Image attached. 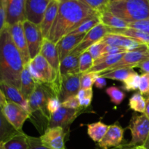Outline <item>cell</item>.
I'll list each match as a JSON object with an SVG mask.
<instances>
[{
  "mask_svg": "<svg viewBox=\"0 0 149 149\" xmlns=\"http://www.w3.org/2000/svg\"><path fill=\"white\" fill-rule=\"evenodd\" d=\"M98 15V13L81 0L61 1L56 18L51 27L47 39L56 44L83 22Z\"/></svg>",
  "mask_w": 149,
  "mask_h": 149,
  "instance_id": "1",
  "label": "cell"
},
{
  "mask_svg": "<svg viewBox=\"0 0 149 149\" xmlns=\"http://www.w3.org/2000/svg\"><path fill=\"white\" fill-rule=\"evenodd\" d=\"M24 65L9 27L6 26L0 32V84L7 83L20 90V76Z\"/></svg>",
  "mask_w": 149,
  "mask_h": 149,
  "instance_id": "2",
  "label": "cell"
},
{
  "mask_svg": "<svg viewBox=\"0 0 149 149\" xmlns=\"http://www.w3.org/2000/svg\"><path fill=\"white\" fill-rule=\"evenodd\" d=\"M110 11L129 23L149 19L148 0H121L111 2L107 7Z\"/></svg>",
  "mask_w": 149,
  "mask_h": 149,
  "instance_id": "3",
  "label": "cell"
},
{
  "mask_svg": "<svg viewBox=\"0 0 149 149\" xmlns=\"http://www.w3.org/2000/svg\"><path fill=\"white\" fill-rule=\"evenodd\" d=\"M53 95H56L51 88L49 84H40L37 83L34 90L30 97L28 99L29 106L32 111V115L37 114V116L31 118L33 123L36 125H38V121L42 118L43 121H46L49 123L50 119V114L47 109V104L49 97Z\"/></svg>",
  "mask_w": 149,
  "mask_h": 149,
  "instance_id": "4",
  "label": "cell"
},
{
  "mask_svg": "<svg viewBox=\"0 0 149 149\" xmlns=\"http://www.w3.org/2000/svg\"><path fill=\"white\" fill-rule=\"evenodd\" d=\"M28 67L31 75L36 83L52 84L56 81V72L40 53L31 60Z\"/></svg>",
  "mask_w": 149,
  "mask_h": 149,
  "instance_id": "5",
  "label": "cell"
},
{
  "mask_svg": "<svg viewBox=\"0 0 149 149\" xmlns=\"http://www.w3.org/2000/svg\"><path fill=\"white\" fill-rule=\"evenodd\" d=\"M131 132L130 142L128 143L132 146H143L149 135V119L144 113L141 115L133 114L127 127Z\"/></svg>",
  "mask_w": 149,
  "mask_h": 149,
  "instance_id": "6",
  "label": "cell"
},
{
  "mask_svg": "<svg viewBox=\"0 0 149 149\" xmlns=\"http://www.w3.org/2000/svg\"><path fill=\"white\" fill-rule=\"evenodd\" d=\"M149 58V45H143L139 47L125 52L123 58L115 65L103 73L108 72L119 68H137V65L144 60ZM101 74V73H100Z\"/></svg>",
  "mask_w": 149,
  "mask_h": 149,
  "instance_id": "7",
  "label": "cell"
},
{
  "mask_svg": "<svg viewBox=\"0 0 149 149\" xmlns=\"http://www.w3.org/2000/svg\"><path fill=\"white\" fill-rule=\"evenodd\" d=\"M31 60L40 53L44 36L39 26L26 20L23 22Z\"/></svg>",
  "mask_w": 149,
  "mask_h": 149,
  "instance_id": "8",
  "label": "cell"
},
{
  "mask_svg": "<svg viewBox=\"0 0 149 149\" xmlns=\"http://www.w3.org/2000/svg\"><path fill=\"white\" fill-rule=\"evenodd\" d=\"M85 109L84 108H80L78 109H70L61 106V107L56 112L51 114L47 127H61L68 133L70 125L81 113L84 112Z\"/></svg>",
  "mask_w": 149,
  "mask_h": 149,
  "instance_id": "9",
  "label": "cell"
},
{
  "mask_svg": "<svg viewBox=\"0 0 149 149\" xmlns=\"http://www.w3.org/2000/svg\"><path fill=\"white\" fill-rule=\"evenodd\" d=\"M1 109L7 121L17 131H23L22 127L25 122L28 119H30V114L20 106L9 100Z\"/></svg>",
  "mask_w": 149,
  "mask_h": 149,
  "instance_id": "10",
  "label": "cell"
},
{
  "mask_svg": "<svg viewBox=\"0 0 149 149\" xmlns=\"http://www.w3.org/2000/svg\"><path fill=\"white\" fill-rule=\"evenodd\" d=\"M68 132L61 127H47L39 137L42 145L51 149H66L65 137Z\"/></svg>",
  "mask_w": 149,
  "mask_h": 149,
  "instance_id": "11",
  "label": "cell"
},
{
  "mask_svg": "<svg viewBox=\"0 0 149 149\" xmlns=\"http://www.w3.org/2000/svg\"><path fill=\"white\" fill-rule=\"evenodd\" d=\"M8 27L13 42L21 55L24 65H27L31 61V58L25 36L23 22H18Z\"/></svg>",
  "mask_w": 149,
  "mask_h": 149,
  "instance_id": "12",
  "label": "cell"
},
{
  "mask_svg": "<svg viewBox=\"0 0 149 149\" xmlns=\"http://www.w3.org/2000/svg\"><path fill=\"white\" fill-rule=\"evenodd\" d=\"M109 33H110V28L100 23L91 29L88 33H86L81 43L72 52L81 55L84 51L87 50L92 45L101 40Z\"/></svg>",
  "mask_w": 149,
  "mask_h": 149,
  "instance_id": "13",
  "label": "cell"
},
{
  "mask_svg": "<svg viewBox=\"0 0 149 149\" xmlns=\"http://www.w3.org/2000/svg\"><path fill=\"white\" fill-rule=\"evenodd\" d=\"M26 0H4L6 6V26H10L26 18Z\"/></svg>",
  "mask_w": 149,
  "mask_h": 149,
  "instance_id": "14",
  "label": "cell"
},
{
  "mask_svg": "<svg viewBox=\"0 0 149 149\" xmlns=\"http://www.w3.org/2000/svg\"><path fill=\"white\" fill-rule=\"evenodd\" d=\"M49 2V0H26L25 8L26 20L40 26Z\"/></svg>",
  "mask_w": 149,
  "mask_h": 149,
  "instance_id": "15",
  "label": "cell"
},
{
  "mask_svg": "<svg viewBox=\"0 0 149 149\" xmlns=\"http://www.w3.org/2000/svg\"><path fill=\"white\" fill-rule=\"evenodd\" d=\"M125 130L119 122L109 125L107 132L97 145L102 149H110L119 146L124 140Z\"/></svg>",
  "mask_w": 149,
  "mask_h": 149,
  "instance_id": "16",
  "label": "cell"
},
{
  "mask_svg": "<svg viewBox=\"0 0 149 149\" xmlns=\"http://www.w3.org/2000/svg\"><path fill=\"white\" fill-rule=\"evenodd\" d=\"M81 74H69L63 77L61 80V91L59 99L61 102L68 97L77 95L81 89Z\"/></svg>",
  "mask_w": 149,
  "mask_h": 149,
  "instance_id": "17",
  "label": "cell"
},
{
  "mask_svg": "<svg viewBox=\"0 0 149 149\" xmlns=\"http://www.w3.org/2000/svg\"><path fill=\"white\" fill-rule=\"evenodd\" d=\"M85 34H68L60 39L56 45L60 63L81 43Z\"/></svg>",
  "mask_w": 149,
  "mask_h": 149,
  "instance_id": "18",
  "label": "cell"
},
{
  "mask_svg": "<svg viewBox=\"0 0 149 149\" xmlns=\"http://www.w3.org/2000/svg\"><path fill=\"white\" fill-rule=\"evenodd\" d=\"M0 88L2 90L7 100L20 106L31 116L32 111L30 106H29V101L27 99L25 98V97L22 95L21 92L18 88L10 84H7V83H1Z\"/></svg>",
  "mask_w": 149,
  "mask_h": 149,
  "instance_id": "19",
  "label": "cell"
},
{
  "mask_svg": "<svg viewBox=\"0 0 149 149\" xmlns=\"http://www.w3.org/2000/svg\"><path fill=\"white\" fill-rule=\"evenodd\" d=\"M60 4H61V1L59 0H50L47 7L43 20L39 26L45 39L48 38L51 27L56 18Z\"/></svg>",
  "mask_w": 149,
  "mask_h": 149,
  "instance_id": "20",
  "label": "cell"
},
{
  "mask_svg": "<svg viewBox=\"0 0 149 149\" xmlns=\"http://www.w3.org/2000/svg\"><path fill=\"white\" fill-rule=\"evenodd\" d=\"M102 41L106 45L122 47L127 49L128 51L132 50V49L139 47L141 45H145L132 38L127 37L123 35L114 34V33H109L102 39Z\"/></svg>",
  "mask_w": 149,
  "mask_h": 149,
  "instance_id": "21",
  "label": "cell"
},
{
  "mask_svg": "<svg viewBox=\"0 0 149 149\" xmlns=\"http://www.w3.org/2000/svg\"><path fill=\"white\" fill-rule=\"evenodd\" d=\"M40 54L48 61L51 66L53 68V69L56 72L57 78H58V73H59L60 59L59 56H58V50H57L56 45L48 39H44L42 48H41Z\"/></svg>",
  "mask_w": 149,
  "mask_h": 149,
  "instance_id": "22",
  "label": "cell"
},
{
  "mask_svg": "<svg viewBox=\"0 0 149 149\" xmlns=\"http://www.w3.org/2000/svg\"><path fill=\"white\" fill-rule=\"evenodd\" d=\"M124 55L125 53H121L100 57L94 61L93 66L87 73H97L98 74L103 73L119 62L123 58Z\"/></svg>",
  "mask_w": 149,
  "mask_h": 149,
  "instance_id": "23",
  "label": "cell"
},
{
  "mask_svg": "<svg viewBox=\"0 0 149 149\" xmlns=\"http://www.w3.org/2000/svg\"><path fill=\"white\" fill-rule=\"evenodd\" d=\"M99 19L102 24L114 29H125L129 28V24L119 17L106 10L99 13Z\"/></svg>",
  "mask_w": 149,
  "mask_h": 149,
  "instance_id": "24",
  "label": "cell"
},
{
  "mask_svg": "<svg viewBox=\"0 0 149 149\" xmlns=\"http://www.w3.org/2000/svg\"><path fill=\"white\" fill-rule=\"evenodd\" d=\"M37 83L35 81L32 76L29 72V67L27 65H24L23 71L20 76V92L22 95L28 100L31 93L34 90Z\"/></svg>",
  "mask_w": 149,
  "mask_h": 149,
  "instance_id": "25",
  "label": "cell"
},
{
  "mask_svg": "<svg viewBox=\"0 0 149 149\" xmlns=\"http://www.w3.org/2000/svg\"><path fill=\"white\" fill-rule=\"evenodd\" d=\"M110 33L123 35V36L139 41L143 44L149 45V33L138 30V29H131V28L125 29H114L110 28Z\"/></svg>",
  "mask_w": 149,
  "mask_h": 149,
  "instance_id": "26",
  "label": "cell"
},
{
  "mask_svg": "<svg viewBox=\"0 0 149 149\" xmlns=\"http://www.w3.org/2000/svg\"><path fill=\"white\" fill-rule=\"evenodd\" d=\"M19 132L20 131H17L7 121L3 113L2 109L0 107V143H3Z\"/></svg>",
  "mask_w": 149,
  "mask_h": 149,
  "instance_id": "27",
  "label": "cell"
},
{
  "mask_svg": "<svg viewBox=\"0 0 149 149\" xmlns=\"http://www.w3.org/2000/svg\"><path fill=\"white\" fill-rule=\"evenodd\" d=\"M109 127V125H106L100 121L95 123L88 124L87 134L94 142L98 143L106 135Z\"/></svg>",
  "mask_w": 149,
  "mask_h": 149,
  "instance_id": "28",
  "label": "cell"
},
{
  "mask_svg": "<svg viewBox=\"0 0 149 149\" xmlns=\"http://www.w3.org/2000/svg\"><path fill=\"white\" fill-rule=\"evenodd\" d=\"M28 136L22 131L3 143L2 145L5 149H29Z\"/></svg>",
  "mask_w": 149,
  "mask_h": 149,
  "instance_id": "29",
  "label": "cell"
},
{
  "mask_svg": "<svg viewBox=\"0 0 149 149\" xmlns=\"http://www.w3.org/2000/svg\"><path fill=\"white\" fill-rule=\"evenodd\" d=\"M133 71H135L133 68H119L106 73H101V74H99L98 75L106 79H110L116 80V81L123 82L126 79L127 77Z\"/></svg>",
  "mask_w": 149,
  "mask_h": 149,
  "instance_id": "30",
  "label": "cell"
},
{
  "mask_svg": "<svg viewBox=\"0 0 149 149\" xmlns=\"http://www.w3.org/2000/svg\"><path fill=\"white\" fill-rule=\"evenodd\" d=\"M100 23V19H99V15H98L94 16V17H91V18L83 22L77 29H75L72 31L70 32L68 34H86V33H88L91 29H93L95 26H97Z\"/></svg>",
  "mask_w": 149,
  "mask_h": 149,
  "instance_id": "31",
  "label": "cell"
},
{
  "mask_svg": "<svg viewBox=\"0 0 149 149\" xmlns=\"http://www.w3.org/2000/svg\"><path fill=\"white\" fill-rule=\"evenodd\" d=\"M129 106L132 110L144 113L146 109V98L140 93L132 95L129 100Z\"/></svg>",
  "mask_w": 149,
  "mask_h": 149,
  "instance_id": "32",
  "label": "cell"
},
{
  "mask_svg": "<svg viewBox=\"0 0 149 149\" xmlns=\"http://www.w3.org/2000/svg\"><path fill=\"white\" fill-rule=\"evenodd\" d=\"M106 93L110 97L111 101L116 106L120 105L124 101L126 96L125 93L121 89L115 86L108 87L106 90Z\"/></svg>",
  "mask_w": 149,
  "mask_h": 149,
  "instance_id": "33",
  "label": "cell"
},
{
  "mask_svg": "<svg viewBox=\"0 0 149 149\" xmlns=\"http://www.w3.org/2000/svg\"><path fill=\"white\" fill-rule=\"evenodd\" d=\"M140 80H141V76L136 71H133L123 81L122 88L126 91L136 90L139 87Z\"/></svg>",
  "mask_w": 149,
  "mask_h": 149,
  "instance_id": "34",
  "label": "cell"
},
{
  "mask_svg": "<svg viewBox=\"0 0 149 149\" xmlns=\"http://www.w3.org/2000/svg\"><path fill=\"white\" fill-rule=\"evenodd\" d=\"M94 64V60L87 50L80 55L79 56V73L81 74L87 73Z\"/></svg>",
  "mask_w": 149,
  "mask_h": 149,
  "instance_id": "35",
  "label": "cell"
},
{
  "mask_svg": "<svg viewBox=\"0 0 149 149\" xmlns=\"http://www.w3.org/2000/svg\"><path fill=\"white\" fill-rule=\"evenodd\" d=\"M77 97L79 101L80 106L84 109H87L90 106L93 96V88L92 89H80L77 93Z\"/></svg>",
  "mask_w": 149,
  "mask_h": 149,
  "instance_id": "36",
  "label": "cell"
},
{
  "mask_svg": "<svg viewBox=\"0 0 149 149\" xmlns=\"http://www.w3.org/2000/svg\"><path fill=\"white\" fill-rule=\"evenodd\" d=\"M87 6L97 13H100L107 9L110 0H81Z\"/></svg>",
  "mask_w": 149,
  "mask_h": 149,
  "instance_id": "37",
  "label": "cell"
},
{
  "mask_svg": "<svg viewBox=\"0 0 149 149\" xmlns=\"http://www.w3.org/2000/svg\"><path fill=\"white\" fill-rule=\"evenodd\" d=\"M106 46V45L101 39V40L96 42L94 45H92L90 47L88 48L87 51L90 52L91 56L93 57L94 61H96L97 59H98L99 58H100V57L103 55V51H104Z\"/></svg>",
  "mask_w": 149,
  "mask_h": 149,
  "instance_id": "38",
  "label": "cell"
},
{
  "mask_svg": "<svg viewBox=\"0 0 149 149\" xmlns=\"http://www.w3.org/2000/svg\"><path fill=\"white\" fill-rule=\"evenodd\" d=\"M98 76L97 73H84L81 76V89H92L95 84L96 77Z\"/></svg>",
  "mask_w": 149,
  "mask_h": 149,
  "instance_id": "39",
  "label": "cell"
},
{
  "mask_svg": "<svg viewBox=\"0 0 149 149\" xmlns=\"http://www.w3.org/2000/svg\"><path fill=\"white\" fill-rule=\"evenodd\" d=\"M61 103H62V102L61 101L59 97L57 95H53L49 97L47 104V111L49 112L50 116L51 114L56 112L61 107Z\"/></svg>",
  "mask_w": 149,
  "mask_h": 149,
  "instance_id": "40",
  "label": "cell"
},
{
  "mask_svg": "<svg viewBox=\"0 0 149 149\" xmlns=\"http://www.w3.org/2000/svg\"><path fill=\"white\" fill-rule=\"evenodd\" d=\"M138 89L141 95L147 96L149 94V74H143L141 76Z\"/></svg>",
  "mask_w": 149,
  "mask_h": 149,
  "instance_id": "41",
  "label": "cell"
},
{
  "mask_svg": "<svg viewBox=\"0 0 149 149\" xmlns=\"http://www.w3.org/2000/svg\"><path fill=\"white\" fill-rule=\"evenodd\" d=\"M127 52H128L127 49L124 47H122L114 46V45H106L102 56H108V55L125 53Z\"/></svg>",
  "mask_w": 149,
  "mask_h": 149,
  "instance_id": "42",
  "label": "cell"
},
{
  "mask_svg": "<svg viewBox=\"0 0 149 149\" xmlns=\"http://www.w3.org/2000/svg\"><path fill=\"white\" fill-rule=\"evenodd\" d=\"M61 106L64 108L70 109H78L81 108L80 106L79 101L77 97V95H73L71 97H68L66 100L62 102Z\"/></svg>",
  "mask_w": 149,
  "mask_h": 149,
  "instance_id": "43",
  "label": "cell"
},
{
  "mask_svg": "<svg viewBox=\"0 0 149 149\" xmlns=\"http://www.w3.org/2000/svg\"><path fill=\"white\" fill-rule=\"evenodd\" d=\"M129 28L138 29V30L149 33V19L129 23Z\"/></svg>",
  "mask_w": 149,
  "mask_h": 149,
  "instance_id": "44",
  "label": "cell"
},
{
  "mask_svg": "<svg viewBox=\"0 0 149 149\" xmlns=\"http://www.w3.org/2000/svg\"><path fill=\"white\" fill-rule=\"evenodd\" d=\"M29 141V149H51L42 145L39 138L28 136Z\"/></svg>",
  "mask_w": 149,
  "mask_h": 149,
  "instance_id": "45",
  "label": "cell"
},
{
  "mask_svg": "<svg viewBox=\"0 0 149 149\" xmlns=\"http://www.w3.org/2000/svg\"><path fill=\"white\" fill-rule=\"evenodd\" d=\"M6 26V6L4 0H0V32Z\"/></svg>",
  "mask_w": 149,
  "mask_h": 149,
  "instance_id": "46",
  "label": "cell"
},
{
  "mask_svg": "<svg viewBox=\"0 0 149 149\" xmlns=\"http://www.w3.org/2000/svg\"><path fill=\"white\" fill-rule=\"evenodd\" d=\"M137 68H139L143 74H149V58L140 63Z\"/></svg>",
  "mask_w": 149,
  "mask_h": 149,
  "instance_id": "47",
  "label": "cell"
},
{
  "mask_svg": "<svg viewBox=\"0 0 149 149\" xmlns=\"http://www.w3.org/2000/svg\"><path fill=\"white\" fill-rule=\"evenodd\" d=\"M107 84L106 82V79L104 77H102L100 76H97L95 79V85L97 88L98 89H103Z\"/></svg>",
  "mask_w": 149,
  "mask_h": 149,
  "instance_id": "48",
  "label": "cell"
},
{
  "mask_svg": "<svg viewBox=\"0 0 149 149\" xmlns=\"http://www.w3.org/2000/svg\"><path fill=\"white\" fill-rule=\"evenodd\" d=\"M7 98H6L4 93H3L2 90H1V88H0V107L2 108L3 106L7 103Z\"/></svg>",
  "mask_w": 149,
  "mask_h": 149,
  "instance_id": "49",
  "label": "cell"
},
{
  "mask_svg": "<svg viewBox=\"0 0 149 149\" xmlns=\"http://www.w3.org/2000/svg\"><path fill=\"white\" fill-rule=\"evenodd\" d=\"M136 146H130L129 143H125V144H122L119 146L115 147V148H112L110 149H135Z\"/></svg>",
  "mask_w": 149,
  "mask_h": 149,
  "instance_id": "50",
  "label": "cell"
},
{
  "mask_svg": "<svg viewBox=\"0 0 149 149\" xmlns=\"http://www.w3.org/2000/svg\"><path fill=\"white\" fill-rule=\"evenodd\" d=\"M144 114H145L149 119V98H146V109Z\"/></svg>",
  "mask_w": 149,
  "mask_h": 149,
  "instance_id": "51",
  "label": "cell"
},
{
  "mask_svg": "<svg viewBox=\"0 0 149 149\" xmlns=\"http://www.w3.org/2000/svg\"><path fill=\"white\" fill-rule=\"evenodd\" d=\"M144 146L146 147V148L147 149H149V135H148V139H147V141H146V143L144 144Z\"/></svg>",
  "mask_w": 149,
  "mask_h": 149,
  "instance_id": "52",
  "label": "cell"
},
{
  "mask_svg": "<svg viewBox=\"0 0 149 149\" xmlns=\"http://www.w3.org/2000/svg\"><path fill=\"white\" fill-rule=\"evenodd\" d=\"M135 149H147L144 146H138L135 147Z\"/></svg>",
  "mask_w": 149,
  "mask_h": 149,
  "instance_id": "53",
  "label": "cell"
},
{
  "mask_svg": "<svg viewBox=\"0 0 149 149\" xmlns=\"http://www.w3.org/2000/svg\"><path fill=\"white\" fill-rule=\"evenodd\" d=\"M0 149H5L4 148V147L3 146L2 143H0Z\"/></svg>",
  "mask_w": 149,
  "mask_h": 149,
  "instance_id": "54",
  "label": "cell"
},
{
  "mask_svg": "<svg viewBox=\"0 0 149 149\" xmlns=\"http://www.w3.org/2000/svg\"><path fill=\"white\" fill-rule=\"evenodd\" d=\"M121 1V0H110V3L113 2V1Z\"/></svg>",
  "mask_w": 149,
  "mask_h": 149,
  "instance_id": "55",
  "label": "cell"
},
{
  "mask_svg": "<svg viewBox=\"0 0 149 149\" xmlns=\"http://www.w3.org/2000/svg\"><path fill=\"white\" fill-rule=\"evenodd\" d=\"M146 98H149V94L148 95L146 96Z\"/></svg>",
  "mask_w": 149,
  "mask_h": 149,
  "instance_id": "56",
  "label": "cell"
},
{
  "mask_svg": "<svg viewBox=\"0 0 149 149\" xmlns=\"http://www.w3.org/2000/svg\"><path fill=\"white\" fill-rule=\"evenodd\" d=\"M60 1H65V0H59Z\"/></svg>",
  "mask_w": 149,
  "mask_h": 149,
  "instance_id": "57",
  "label": "cell"
},
{
  "mask_svg": "<svg viewBox=\"0 0 149 149\" xmlns=\"http://www.w3.org/2000/svg\"><path fill=\"white\" fill-rule=\"evenodd\" d=\"M49 1H50V0H49Z\"/></svg>",
  "mask_w": 149,
  "mask_h": 149,
  "instance_id": "58",
  "label": "cell"
},
{
  "mask_svg": "<svg viewBox=\"0 0 149 149\" xmlns=\"http://www.w3.org/2000/svg\"><path fill=\"white\" fill-rule=\"evenodd\" d=\"M148 1H149V0H148Z\"/></svg>",
  "mask_w": 149,
  "mask_h": 149,
  "instance_id": "59",
  "label": "cell"
}]
</instances>
